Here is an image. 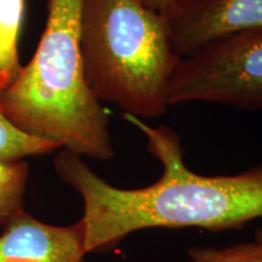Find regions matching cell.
I'll return each instance as SVG.
<instances>
[{
	"label": "cell",
	"instance_id": "6",
	"mask_svg": "<svg viewBox=\"0 0 262 262\" xmlns=\"http://www.w3.org/2000/svg\"><path fill=\"white\" fill-rule=\"evenodd\" d=\"M0 234V262H84L83 220L70 226H52L24 209L5 222Z\"/></svg>",
	"mask_w": 262,
	"mask_h": 262
},
{
	"label": "cell",
	"instance_id": "5",
	"mask_svg": "<svg viewBox=\"0 0 262 262\" xmlns=\"http://www.w3.org/2000/svg\"><path fill=\"white\" fill-rule=\"evenodd\" d=\"M165 18L183 58L220 39L262 31V0H183Z\"/></svg>",
	"mask_w": 262,
	"mask_h": 262
},
{
	"label": "cell",
	"instance_id": "9",
	"mask_svg": "<svg viewBox=\"0 0 262 262\" xmlns=\"http://www.w3.org/2000/svg\"><path fill=\"white\" fill-rule=\"evenodd\" d=\"M29 168L25 160L0 162V225L24 209Z\"/></svg>",
	"mask_w": 262,
	"mask_h": 262
},
{
	"label": "cell",
	"instance_id": "8",
	"mask_svg": "<svg viewBox=\"0 0 262 262\" xmlns=\"http://www.w3.org/2000/svg\"><path fill=\"white\" fill-rule=\"evenodd\" d=\"M5 88V81L0 79V95ZM57 149L60 148L55 143L28 135L17 129L0 108V162L24 160L28 157L49 155Z\"/></svg>",
	"mask_w": 262,
	"mask_h": 262
},
{
	"label": "cell",
	"instance_id": "11",
	"mask_svg": "<svg viewBox=\"0 0 262 262\" xmlns=\"http://www.w3.org/2000/svg\"><path fill=\"white\" fill-rule=\"evenodd\" d=\"M137 2L160 15L166 16L183 0H137Z\"/></svg>",
	"mask_w": 262,
	"mask_h": 262
},
{
	"label": "cell",
	"instance_id": "4",
	"mask_svg": "<svg viewBox=\"0 0 262 262\" xmlns=\"http://www.w3.org/2000/svg\"><path fill=\"white\" fill-rule=\"evenodd\" d=\"M168 100L262 111V31L220 39L181 58Z\"/></svg>",
	"mask_w": 262,
	"mask_h": 262
},
{
	"label": "cell",
	"instance_id": "10",
	"mask_svg": "<svg viewBox=\"0 0 262 262\" xmlns=\"http://www.w3.org/2000/svg\"><path fill=\"white\" fill-rule=\"evenodd\" d=\"M187 262H262V229L251 241L225 248H192Z\"/></svg>",
	"mask_w": 262,
	"mask_h": 262
},
{
	"label": "cell",
	"instance_id": "2",
	"mask_svg": "<svg viewBox=\"0 0 262 262\" xmlns=\"http://www.w3.org/2000/svg\"><path fill=\"white\" fill-rule=\"evenodd\" d=\"M83 0H49L34 56L0 95V108L28 135L80 157H114L110 118L85 80L80 50Z\"/></svg>",
	"mask_w": 262,
	"mask_h": 262
},
{
	"label": "cell",
	"instance_id": "7",
	"mask_svg": "<svg viewBox=\"0 0 262 262\" xmlns=\"http://www.w3.org/2000/svg\"><path fill=\"white\" fill-rule=\"evenodd\" d=\"M24 12L25 0H0V79L6 86L22 70L17 48Z\"/></svg>",
	"mask_w": 262,
	"mask_h": 262
},
{
	"label": "cell",
	"instance_id": "3",
	"mask_svg": "<svg viewBox=\"0 0 262 262\" xmlns=\"http://www.w3.org/2000/svg\"><path fill=\"white\" fill-rule=\"evenodd\" d=\"M80 50L85 80L100 102L140 119L168 111L181 57L165 16L137 0H83Z\"/></svg>",
	"mask_w": 262,
	"mask_h": 262
},
{
	"label": "cell",
	"instance_id": "1",
	"mask_svg": "<svg viewBox=\"0 0 262 262\" xmlns=\"http://www.w3.org/2000/svg\"><path fill=\"white\" fill-rule=\"evenodd\" d=\"M123 117L142 133L147 150L163 165L152 185L116 187L66 149L54 160L58 178L83 199L88 254L107 253L146 228L196 227L219 233L262 217V164L235 175H201L186 166L181 139L171 127Z\"/></svg>",
	"mask_w": 262,
	"mask_h": 262
}]
</instances>
